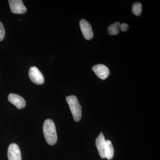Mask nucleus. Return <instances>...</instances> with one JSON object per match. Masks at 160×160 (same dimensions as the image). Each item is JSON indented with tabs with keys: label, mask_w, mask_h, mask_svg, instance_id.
Listing matches in <instances>:
<instances>
[{
	"label": "nucleus",
	"mask_w": 160,
	"mask_h": 160,
	"mask_svg": "<svg viewBox=\"0 0 160 160\" xmlns=\"http://www.w3.org/2000/svg\"><path fill=\"white\" fill-rule=\"evenodd\" d=\"M105 157L108 160L112 158L114 155V149L111 141L106 140L105 147Z\"/></svg>",
	"instance_id": "obj_10"
},
{
	"label": "nucleus",
	"mask_w": 160,
	"mask_h": 160,
	"mask_svg": "<svg viewBox=\"0 0 160 160\" xmlns=\"http://www.w3.org/2000/svg\"><path fill=\"white\" fill-rule=\"evenodd\" d=\"M92 69L98 77L101 79H106L109 76V69L105 65L102 64L95 65L92 67Z\"/></svg>",
	"instance_id": "obj_7"
},
{
	"label": "nucleus",
	"mask_w": 160,
	"mask_h": 160,
	"mask_svg": "<svg viewBox=\"0 0 160 160\" xmlns=\"http://www.w3.org/2000/svg\"><path fill=\"white\" fill-rule=\"evenodd\" d=\"M142 5L139 2H136L132 7V12L136 16H139L142 13Z\"/></svg>",
	"instance_id": "obj_12"
},
{
	"label": "nucleus",
	"mask_w": 160,
	"mask_h": 160,
	"mask_svg": "<svg viewBox=\"0 0 160 160\" xmlns=\"http://www.w3.org/2000/svg\"><path fill=\"white\" fill-rule=\"evenodd\" d=\"M43 133L46 142L50 145H53L57 142V133L55 125L51 119H46L43 124Z\"/></svg>",
	"instance_id": "obj_1"
},
{
	"label": "nucleus",
	"mask_w": 160,
	"mask_h": 160,
	"mask_svg": "<svg viewBox=\"0 0 160 160\" xmlns=\"http://www.w3.org/2000/svg\"><path fill=\"white\" fill-rule=\"evenodd\" d=\"M5 35V30L2 23L0 22V42L4 39Z\"/></svg>",
	"instance_id": "obj_13"
},
{
	"label": "nucleus",
	"mask_w": 160,
	"mask_h": 160,
	"mask_svg": "<svg viewBox=\"0 0 160 160\" xmlns=\"http://www.w3.org/2000/svg\"><path fill=\"white\" fill-rule=\"evenodd\" d=\"M8 157L9 160H22L21 151L17 144L12 143L9 145Z\"/></svg>",
	"instance_id": "obj_6"
},
{
	"label": "nucleus",
	"mask_w": 160,
	"mask_h": 160,
	"mask_svg": "<svg viewBox=\"0 0 160 160\" xmlns=\"http://www.w3.org/2000/svg\"><path fill=\"white\" fill-rule=\"evenodd\" d=\"M120 23L119 22H115L110 25L107 29L109 34L111 35H115L118 34L120 31Z\"/></svg>",
	"instance_id": "obj_11"
},
{
	"label": "nucleus",
	"mask_w": 160,
	"mask_h": 160,
	"mask_svg": "<svg viewBox=\"0 0 160 160\" xmlns=\"http://www.w3.org/2000/svg\"><path fill=\"white\" fill-rule=\"evenodd\" d=\"M9 3L12 12L15 14H23L27 9L22 0H9Z\"/></svg>",
	"instance_id": "obj_4"
},
{
	"label": "nucleus",
	"mask_w": 160,
	"mask_h": 160,
	"mask_svg": "<svg viewBox=\"0 0 160 160\" xmlns=\"http://www.w3.org/2000/svg\"><path fill=\"white\" fill-rule=\"evenodd\" d=\"M80 26L83 36L86 39H91L93 36L92 28L89 22L86 20L82 19L80 22Z\"/></svg>",
	"instance_id": "obj_5"
},
{
	"label": "nucleus",
	"mask_w": 160,
	"mask_h": 160,
	"mask_svg": "<svg viewBox=\"0 0 160 160\" xmlns=\"http://www.w3.org/2000/svg\"><path fill=\"white\" fill-rule=\"evenodd\" d=\"M29 76L32 82L37 85H42L45 82L43 74L39 69L35 66H32L29 69Z\"/></svg>",
	"instance_id": "obj_3"
},
{
	"label": "nucleus",
	"mask_w": 160,
	"mask_h": 160,
	"mask_svg": "<svg viewBox=\"0 0 160 160\" xmlns=\"http://www.w3.org/2000/svg\"><path fill=\"white\" fill-rule=\"evenodd\" d=\"M66 100L74 120L76 122H78L82 117V107L77 98L75 96L71 95L67 97Z\"/></svg>",
	"instance_id": "obj_2"
},
{
	"label": "nucleus",
	"mask_w": 160,
	"mask_h": 160,
	"mask_svg": "<svg viewBox=\"0 0 160 160\" xmlns=\"http://www.w3.org/2000/svg\"><path fill=\"white\" fill-rule=\"evenodd\" d=\"M129 26L126 23H122L120 24L119 26V29L120 30L123 32H126L129 29Z\"/></svg>",
	"instance_id": "obj_14"
},
{
	"label": "nucleus",
	"mask_w": 160,
	"mask_h": 160,
	"mask_svg": "<svg viewBox=\"0 0 160 160\" xmlns=\"http://www.w3.org/2000/svg\"><path fill=\"white\" fill-rule=\"evenodd\" d=\"M106 140L102 132L100 133L96 140V145L100 157L102 158H105V147Z\"/></svg>",
	"instance_id": "obj_9"
},
{
	"label": "nucleus",
	"mask_w": 160,
	"mask_h": 160,
	"mask_svg": "<svg viewBox=\"0 0 160 160\" xmlns=\"http://www.w3.org/2000/svg\"><path fill=\"white\" fill-rule=\"evenodd\" d=\"M8 100L10 102L16 106L18 109H22L26 106V101L22 97L19 95L10 93L8 96Z\"/></svg>",
	"instance_id": "obj_8"
}]
</instances>
